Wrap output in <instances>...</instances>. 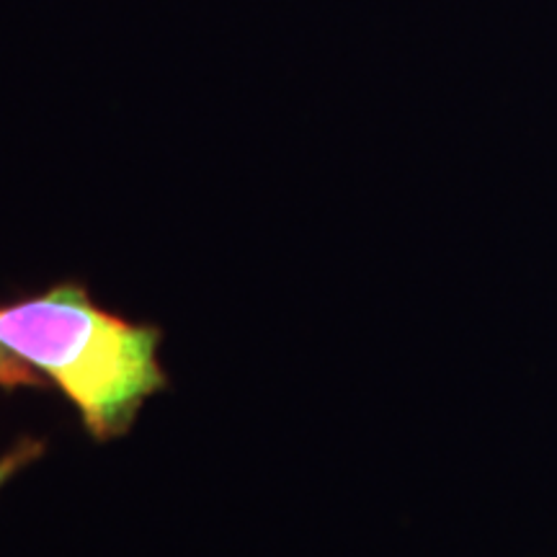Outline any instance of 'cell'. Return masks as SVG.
I'll return each mask as SVG.
<instances>
[{
	"instance_id": "6da1fadb",
	"label": "cell",
	"mask_w": 557,
	"mask_h": 557,
	"mask_svg": "<svg viewBox=\"0 0 557 557\" xmlns=\"http://www.w3.org/2000/svg\"><path fill=\"white\" fill-rule=\"evenodd\" d=\"M0 344L45 372L99 442L127 434L143 403L165 387L160 331L101 310L75 282L0 308Z\"/></svg>"
},
{
	"instance_id": "7a4b0ae2",
	"label": "cell",
	"mask_w": 557,
	"mask_h": 557,
	"mask_svg": "<svg viewBox=\"0 0 557 557\" xmlns=\"http://www.w3.org/2000/svg\"><path fill=\"white\" fill-rule=\"evenodd\" d=\"M16 385H39V380L24 359H18L16 354L0 344V387Z\"/></svg>"
},
{
	"instance_id": "3957f363",
	"label": "cell",
	"mask_w": 557,
	"mask_h": 557,
	"mask_svg": "<svg viewBox=\"0 0 557 557\" xmlns=\"http://www.w3.org/2000/svg\"><path fill=\"white\" fill-rule=\"evenodd\" d=\"M41 451V444L37 442H21L16 449L9 451L3 459H0V487H3L5 480H11L16 472L24 468V465H29L32 459H37Z\"/></svg>"
}]
</instances>
